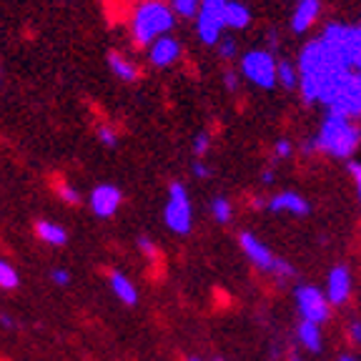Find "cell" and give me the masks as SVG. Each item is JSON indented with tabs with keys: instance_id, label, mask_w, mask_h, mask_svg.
<instances>
[{
	"instance_id": "cell-1",
	"label": "cell",
	"mask_w": 361,
	"mask_h": 361,
	"mask_svg": "<svg viewBox=\"0 0 361 361\" xmlns=\"http://www.w3.org/2000/svg\"><path fill=\"white\" fill-rule=\"evenodd\" d=\"M361 143V128L354 126L349 118H336L326 116L322 130L314 138L316 151L331 153L334 158H351Z\"/></svg>"
},
{
	"instance_id": "cell-2",
	"label": "cell",
	"mask_w": 361,
	"mask_h": 361,
	"mask_svg": "<svg viewBox=\"0 0 361 361\" xmlns=\"http://www.w3.org/2000/svg\"><path fill=\"white\" fill-rule=\"evenodd\" d=\"M171 28H173V11L164 3H158V0L143 3L133 18V38L138 45L156 43Z\"/></svg>"
},
{
	"instance_id": "cell-3",
	"label": "cell",
	"mask_w": 361,
	"mask_h": 361,
	"mask_svg": "<svg viewBox=\"0 0 361 361\" xmlns=\"http://www.w3.org/2000/svg\"><path fill=\"white\" fill-rule=\"evenodd\" d=\"M164 221L173 233H188L193 224V209L188 201V191L180 180H173L169 188V203L164 209Z\"/></svg>"
},
{
	"instance_id": "cell-4",
	"label": "cell",
	"mask_w": 361,
	"mask_h": 361,
	"mask_svg": "<svg viewBox=\"0 0 361 361\" xmlns=\"http://www.w3.org/2000/svg\"><path fill=\"white\" fill-rule=\"evenodd\" d=\"M241 248H243V254L254 261L259 269L269 271V274H274V276H279V279L293 276V266L286 264L283 259H276V256L269 251V246L261 243V238H256L254 233H241Z\"/></svg>"
},
{
	"instance_id": "cell-5",
	"label": "cell",
	"mask_w": 361,
	"mask_h": 361,
	"mask_svg": "<svg viewBox=\"0 0 361 361\" xmlns=\"http://www.w3.org/2000/svg\"><path fill=\"white\" fill-rule=\"evenodd\" d=\"M243 75L251 83L261 85V88H274L279 83L276 80V58L269 51H251L243 56L241 61Z\"/></svg>"
},
{
	"instance_id": "cell-6",
	"label": "cell",
	"mask_w": 361,
	"mask_h": 361,
	"mask_svg": "<svg viewBox=\"0 0 361 361\" xmlns=\"http://www.w3.org/2000/svg\"><path fill=\"white\" fill-rule=\"evenodd\" d=\"M326 116H336V118H359L361 116V73H354L346 85L341 88V93L336 96V101L326 106Z\"/></svg>"
},
{
	"instance_id": "cell-7",
	"label": "cell",
	"mask_w": 361,
	"mask_h": 361,
	"mask_svg": "<svg viewBox=\"0 0 361 361\" xmlns=\"http://www.w3.org/2000/svg\"><path fill=\"white\" fill-rule=\"evenodd\" d=\"M296 306H299L304 322L324 324L329 319V301L326 293H322L314 286H299L296 288Z\"/></svg>"
},
{
	"instance_id": "cell-8",
	"label": "cell",
	"mask_w": 361,
	"mask_h": 361,
	"mask_svg": "<svg viewBox=\"0 0 361 361\" xmlns=\"http://www.w3.org/2000/svg\"><path fill=\"white\" fill-rule=\"evenodd\" d=\"M118 206H121V191L116 186H111V183H103V186L93 188V193H90V209H93L96 216H101V219L113 216L118 211Z\"/></svg>"
},
{
	"instance_id": "cell-9",
	"label": "cell",
	"mask_w": 361,
	"mask_h": 361,
	"mask_svg": "<svg viewBox=\"0 0 361 361\" xmlns=\"http://www.w3.org/2000/svg\"><path fill=\"white\" fill-rule=\"evenodd\" d=\"M351 293V274L346 266L331 269L326 279V301L329 304H344Z\"/></svg>"
},
{
	"instance_id": "cell-10",
	"label": "cell",
	"mask_w": 361,
	"mask_h": 361,
	"mask_svg": "<svg viewBox=\"0 0 361 361\" xmlns=\"http://www.w3.org/2000/svg\"><path fill=\"white\" fill-rule=\"evenodd\" d=\"M269 206L271 214H293V216H306L311 211L309 201L304 196L293 191H283L276 193V196H271V201L266 203Z\"/></svg>"
},
{
	"instance_id": "cell-11",
	"label": "cell",
	"mask_w": 361,
	"mask_h": 361,
	"mask_svg": "<svg viewBox=\"0 0 361 361\" xmlns=\"http://www.w3.org/2000/svg\"><path fill=\"white\" fill-rule=\"evenodd\" d=\"M178 56H180V45H178V40H176V38H169V35H164V38H158L156 43L151 45V61H153V66H158V68L171 66V63H173Z\"/></svg>"
},
{
	"instance_id": "cell-12",
	"label": "cell",
	"mask_w": 361,
	"mask_h": 361,
	"mask_svg": "<svg viewBox=\"0 0 361 361\" xmlns=\"http://www.w3.org/2000/svg\"><path fill=\"white\" fill-rule=\"evenodd\" d=\"M319 11H322V3H319V0H299V6L293 11V20H291L293 33H306V30L311 28V23L319 18Z\"/></svg>"
},
{
	"instance_id": "cell-13",
	"label": "cell",
	"mask_w": 361,
	"mask_h": 361,
	"mask_svg": "<svg viewBox=\"0 0 361 361\" xmlns=\"http://www.w3.org/2000/svg\"><path fill=\"white\" fill-rule=\"evenodd\" d=\"M226 25L219 20V18H214V16H209V13H198V25H196V30H198V35H201V40L206 45H216L221 40V30H224Z\"/></svg>"
},
{
	"instance_id": "cell-14",
	"label": "cell",
	"mask_w": 361,
	"mask_h": 361,
	"mask_svg": "<svg viewBox=\"0 0 361 361\" xmlns=\"http://www.w3.org/2000/svg\"><path fill=\"white\" fill-rule=\"evenodd\" d=\"M111 288H113V293H116V296L123 301V304L133 306L135 301H138L135 286L130 283V279L126 276V274H121V271H113V274H111Z\"/></svg>"
},
{
	"instance_id": "cell-15",
	"label": "cell",
	"mask_w": 361,
	"mask_h": 361,
	"mask_svg": "<svg viewBox=\"0 0 361 361\" xmlns=\"http://www.w3.org/2000/svg\"><path fill=\"white\" fill-rule=\"evenodd\" d=\"M224 23L226 28H246L248 23H251V13H248L246 6H241V3H236V0H228L226 3V16H224Z\"/></svg>"
},
{
	"instance_id": "cell-16",
	"label": "cell",
	"mask_w": 361,
	"mask_h": 361,
	"mask_svg": "<svg viewBox=\"0 0 361 361\" xmlns=\"http://www.w3.org/2000/svg\"><path fill=\"white\" fill-rule=\"evenodd\" d=\"M35 233H38L40 241L51 243V246H63V243L68 241L66 228L53 224V221H38V224H35Z\"/></svg>"
},
{
	"instance_id": "cell-17",
	"label": "cell",
	"mask_w": 361,
	"mask_h": 361,
	"mask_svg": "<svg viewBox=\"0 0 361 361\" xmlns=\"http://www.w3.org/2000/svg\"><path fill=\"white\" fill-rule=\"evenodd\" d=\"M296 336H299L301 346L309 351H322V329L314 322H301L296 329Z\"/></svg>"
},
{
	"instance_id": "cell-18",
	"label": "cell",
	"mask_w": 361,
	"mask_h": 361,
	"mask_svg": "<svg viewBox=\"0 0 361 361\" xmlns=\"http://www.w3.org/2000/svg\"><path fill=\"white\" fill-rule=\"evenodd\" d=\"M108 66H111V71L118 75L121 80H135V78H138V71H135V66L130 61H126L121 53H108Z\"/></svg>"
},
{
	"instance_id": "cell-19",
	"label": "cell",
	"mask_w": 361,
	"mask_h": 361,
	"mask_svg": "<svg viewBox=\"0 0 361 361\" xmlns=\"http://www.w3.org/2000/svg\"><path fill=\"white\" fill-rule=\"evenodd\" d=\"M276 80L283 85V88H296L299 73H296V68H293L288 61H281V63H276Z\"/></svg>"
},
{
	"instance_id": "cell-20",
	"label": "cell",
	"mask_w": 361,
	"mask_h": 361,
	"mask_svg": "<svg viewBox=\"0 0 361 361\" xmlns=\"http://www.w3.org/2000/svg\"><path fill=\"white\" fill-rule=\"evenodd\" d=\"M18 283H20V279H18V271L13 269L8 261L0 259V288L11 291V288H18Z\"/></svg>"
},
{
	"instance_id": "cell-21",
	"label": "cell",
	"mask_w": 361,
	"mask_h": 361,
	"mask_svg": "<svg viewBox=\"0 0 361 361\" xmlns=\"http://www.w3.org/2000/svg\"><path fill=\"white\" fill-rule=\"evenodd\" d=\"M211 214H214V219L221 221V224L231 221V203H228V198L216 196L214 201H211Z\"/></svg>"
},
{
	"instance_id": "cell-22",
	"label": "cell",
	"mask_w": 361,
	"mask_h": 361,
	"mask_svg": "<svg viewBox=\"0 0 361 361\" xmlns=\"http://www.w3.org/2000/svg\"><path fill=\"white\" fill-rule=\"evenodd\" d=\"M198 6H201V0H173V11L186 18L198 16Z\"/></svg>"
},
{
	"instance_id": "cell-23",
	"label": "cell",
	"mask_w": 361,
	"mask_h": 361,
	"mask_svg": "<svg viewBox=\"0 0 361 361\" xmlns=\"http://www.w3.org/2000/svg\"><path fill=\"white\" fill-rule=\"evenodd\" d=\"M209 146H211V138L206 130H201V133L196 135V141H193V153H196V158H203L206 153H209Z\"/></svg>"
},
{
	"instance_id": "cell-24",
	"label": "cell",
	"mask_w": 361,
	"mask_h": 361,
	"mask_svg": "<svg viewBox=\"0 0 361 361\" xmlns=\"http://www.w3.org/2000/svg\"><path fill=\"white\" fill-rule=\"evenodd\" d=\"M98 141H101L106 148H113L116 143H118V135H116L113 128H108V126H101V128H98Z\"/></svg>"
},
{
	"instance_id": "cell-25",
	"label": "cell",
	"mask_w": 361,
	"mask_h": 361,
	"mask_svg": "<svg viewBox=\"0 0 361 361\" xmlns=\"http://www.w3.org/2000/svg\"><path fill=\"white\" fill-rule=\"evenodd\" d=\"M219 51H221V58H233L236 56V40L233 38H221L219 40Z\"/></svg>"
},
{
	"instance_id": "cell-26",
	"label": "cell",
	"mask_w": 361,
	"mask_h": 361,
	"mask_svg": "<svg viewBox=\"0 0 361 361\" xmlns=\"http://www.w3.org/2000/svg\"><path fill=\"white\" fill-rule=\"evenodd\" d=\"M58 193H61V198L66 203H78L80 201V193L75 191V188L68 186V183H61V186H58Z\"/></svg>"
},
{
	"instance_id": "cell-27",
	"label": "cell",
	"mask_w": 361,
	"mask_h": 361,
	"mask_svg": "<svg viewBox=\"0 0 361 361\" xmlns=\"http://www.w3.org/2000/svg\"><path fill=\"white\" fill-rule=\"evenodd\" d=\"M349 173H351V178H354L356 193H359V201H361V164L359 161H349Z\"/></svg>"
},
{
	"instance_id": "cell-28",
	"label": "cell",
	"mask_w": 361,
	"mask_h": 361,
	"mask_svg": "<svg viewBox=\"0 0 361 361\" xmlns=\"http://www.w3.org/2000/svg\"><path fill=\"white\" fill-rule=\"evenodd\" d=\"M138 248H141V251L148 256V259H156V256H158V248L153 246V241H151L148 236H141V238H138Z\"/></svg>"
},
{
	"instance_id": "cell-29",
	"label": "cell",
	"mask_w": 361,
	"mask_h": 361,
	"mask_svg": "<svg viewBox=\"0 0 361 361\" xmlns=\"http://www.w3.org/2000/svg\"><path fill=\"white\" fill-rule=\"evenodd\" d=\"M274 156H276V158H288V156H291V143H288L286 138H281V141L274 146Z\"/></svg>"
},
{
	"instance_id": "cell-30",
	"label": "cell",
	"mask_w": 361,
	"mask_h": 361,
	"mask_svg": "<svg viewBox=\"0 0 361 361\" xmlns=\"http://www.w3.org/2000/svg\"><path fill=\"white\" fill-rule=\"evenodd\" d=\"M51 276H53V281H56L58 286H68V283H71V274H68L66 269H56Z\"/></svg>"
},
{
	"instance_id": "cell-31",
	"label": "cell",
	"mask_w": 361,
	"mask_h": 361,
	"mask_svg": "<svg viewBox=\"0 0 361 361\" xmlns=\"http://www.w3.org/2000/svg\"><path fill=\"white\" fill-rule=\"evenodd\" d=\"M224 83H226V88L231 90V93H236V90H238V78H236V73H233V71H228V73L224 75Z\"/></svg>"
},
{
	"instance_id": "cell-32",
	"label": "cell",
	"mask_w": 361,
	"mask_h": 361,
	"mask_svg": "<svg viewBox=\"0 0 361 361\" xmlns=\"http://www.w3.org/2000/svg\"><path fill=\"white\" fill-rule=\"evenodd\" d=\"M349 334H351V341L361 346V322H354V324H351V326H349Z\"/></svg>"
},
{
	"instance_id": "cell-33",
	"label": "cell",
	"mask_w": 361,
	"mask_h": 361,
	"mask_svg": "<svg viewBox=\"0 0 361 361\" xmlns=\"http://www.w3.org/2000/svg\"><path fill=\"white\" fill-rule=\"evenodd\" d=\"M193 173L201 176V178H209V176H211V169H209V166H203V164H193Z\"/></svg>"
},
{
	"instance_id": "cell-34",
	"label": "cell",
	"mask_w": 361,
	"mask_h": 361,
	"mask_svg": "<svg viewBox=\"0 0 361 361\" xmlns=\"http://www.w3.org/2000/svg\"><path fill=\"white\" fill-rule=\"evenodd\" d=\"M0 326H6V329H13V319L8 314H0Z\"/></svg>"
},
{
	"instance_id": "cell-35",
	"label": "cell",
	"mask_w": 361,
	"mask_h": 361,
	"mask_svg": "<svg viewBox=\"0 0 361 361\" xmlns=\"http://www.w3.org/2000/svg\"><path fill=\"white\" fill-rule=\"evenodd\" d=\"M261 178H264V183H271V180H274V171H264Z\"/></svg>"
},
{
	"instance_id": "cell-36",
	"label": "cell",
	"mask_w": 361,
	"mask_h": 361,
	"mask_svg": "<svg viewBox=\"0 0 361 361\" xmlns=\"http://www.w3.org/2000/svg\"><path fill=\"white\" fill-rule=\"evenodd\" d=\"M338 361H356V359H351V356H341Z\"/></svg>"
},
{
	"instance_id": "cell-37",
	"label": "cell",
	"mask_w": 361,
	"mask_h": 361,
	"mask_svg": "<svg viewBox=\"0 0 361 361\" xmlns=\"http://www.w3.org/2000/svg\"><path fill=\"white\" fill-rule=\"evenodd\" d=\"M191 361H201V359H191Z\"/></svg>"
},
{
	"instance_id": "cell-38",
	"label": "cell",
	"mask_w": 361,
	"mask_h": 361,
	"mask_svg": "<svg viewBox=\"0 0 361 361\" xmlns=\"http://www.w3.org/2000/svg\"><path fill=\"white\" fill-rule=\"evenodd\" d=\"M219 361H221V359H219Z\"/></svg>"
}]
</instances>
